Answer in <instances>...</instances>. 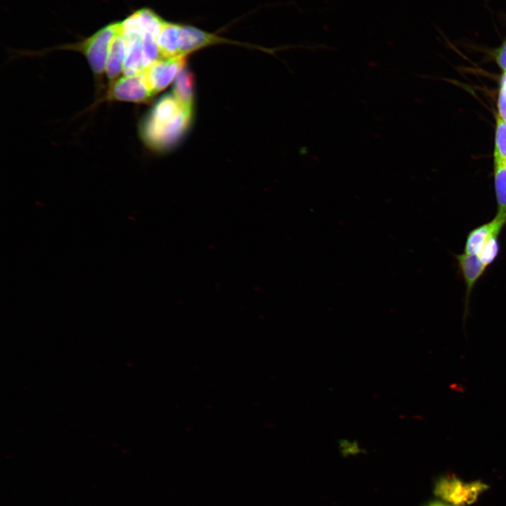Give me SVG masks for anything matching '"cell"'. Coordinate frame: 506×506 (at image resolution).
Listing matches in <instances>:
<instances>
[{
    "label": "cell",
    "instance_id": "9a60e30c",
    "mask_svg": "<svg viewBox=\"0 0 506 506\" xmlns=\"http://www.w3.org/2000/svg\"><path fill=\"white\" fill-rule=\"evenodd\" d=\"M423 506H453V505H452L445 501L438 499V500H435L429 501Z\"/></svg>",
    "mask_w": 506,
    "mask_h": 506
},
{
    "label": "cell",
    "instance_id": "5b68a950",
    "mask_svg": "<svg viewBox=\"0 0 506 506\" xmlns=\"http://www.w3.org/2000/svg\"><path fill=\"white\" fill-rule=\"evenodd\" d=\"M153 96L143 72L119 78L113 82L108 92L110 99L134 103L145 102Z\"/></svg>",
    "mask_w": 506,
    "mask_h": 506
},
{
    "label": "cell",
    "instance_id": "8992f818",
    "mask_svg": "<svg viewBox=\"0 0 506 506\" xmlns=\"http://www.w3.org/2000/svg\"><path fill=\"white\" fill-rule=\"evenodd\" d=\"M505 228L506 220L495 214L492 219L475 227L467 233L463 252L478 255L492 239L500 237Z\"/></svg>",
    "mask_w": 506,
    "mask_h": 506
},
{
    "label": "cell",
    "instance_id": "6da1fadb",
    "mask_svg": "<svg viewBox=\"0 0 506 506\" xmlns=\"http://www.w3.org/2000/svg\"><path fill=\"white\" fill-rule=\"evenodd\" d=\"M192 107L183 105L174 94L162 96L153 107L141 126L148 145L163 150L177 143L188 129Z\"/></svg>",
    "mask_w": 506,
    "mask_h": 506
},
{
    "label": "cell",
    "instance_id": "52a82bcc",
    "mask_svg": "<svg viewBox=\"0 0 506 506\" xmlns=\"http://www.w3.org/2000/svg\"><path fill=\"white\" fill-rule=\"evenodd\" d=\"M458 267L465 285V314L467 313L469 299L477 282L487 271L486 267L475 255L462 252L455 255Z\"/></svg>",
    "mask_w": 506,
    "mask_h": 506
},
{
    "label": "cell",
    "instance_id": "7c38bea8",
    "mask_svg": "<svg viewBox=\"0 0 506 506\" xmlns=\"http://www.w3.org/2000/svg\"><path fill=\"white\" fill-rule=\"evenodd\" d=\"M494 188L496 214L506 220V164L494 162Z\"/></svg>",
    "mask_w": 506,
    "mask_h": 506
},
{
    "label": "cell",
    "instance_id": "4fadbf2b",
    "mask_svg": "<svg viewBox=\"0 0 506 506\" xmlns=\"http://www.w3.org/2000/svg\"><path fill=\"white\" fill-rule=\"evenodd\" d=\"M494 162L506 164V122L496 116Z\"/></svg>",
    "mask_w": 506,
    "mask_h": 506
},
{
    "label": "cell",
    "instance_id": "ba28073f",
    "mask_svg": "<svg viewBox=\"0 0 506 506\" xmlns=\"http://www.w3.org/2000/svg\"><path fill=\"white\" fill-rule=\"evenodd\" d=\"M228 41L217 35L206 32L199 28L179 24V56H186L205 46Z\"/></svg>",
    "mask_w": 506,
    "mask_h": 506
},
{
    "label": "cell",
    "instance_id": "9c48e42d",
    "mask_svg": "<svg viewBox=\"0 0 506 506\" xmlns=\"http://www.w3.org/2000/svg\"><path fill=\"white\" fill-rule=\"evenodd\" d=\"M179 24L164 21L157 37V45L160 56L169 58L181 56L179 54Z\"/></svg>",
    "mask_w": 506,
    "mask_h": 506
},
{
    "label": "cell",
    "instance_id": "7a4b0ae2",
    "mask_svg": "<svg viewBox=\"0 0 506 506\" xmlns=\"http://www.w3.org/2000/svg\"><path fill=\"white\" fill-rule=\"evenodd\" d=\"M121 23H111L100 29L91 37L72 46L86 58L92 70L100 74L105 70L106 62L112 42L120 30Z\"/></svg>",
    "mask_w": 506,
    "mask_h": 506
},
{
    "label": "cell",
    "instance_id": "5bb4252c",
    "mask_svg": "<svg viewBox=\"0 0 506 506\" xmlns=\"http://www.w3.org/2000/svg\"><path fill=\"white\" fill-rule=\"evenodd\" d=\"M494 58L500 69L506 73V38L495 51Z\"/></svg>",
    "mask_w": 506,
    "mask_h": 506
},
{
    "label": "cell",
    "instance_id": "8fae6325",
    "mask_svg": "<svg viewBox=\"0 0 506 506\" xmlns=\"http://www.w3.org/2000/svg\"><path fill=\"white\" fill-rule=\"evenodd\" d=\"M194 77L185 67L176 76L173 94L184 106L193 107Z\"/></svg>",
    "mask_w": 506,
    "mask_h": 506
},
{
    "label": "cell",
    "instance_id": "277c9868",
    "mask_svg": "<svg viewBox=\"0 0 506 506\" xmlns=\"http://www.w3.org/2000/svg\"><path fill=\"white\" fill-rule=\"evenodd\" d=\"M186 56L158 59L143 72L153 95L166 88L178 76L185 67Z\"/></svg>",
    "mask_w": 506,
    "mask_h": 506
},
{
    "label": "cell",
    "instance_id": "3957f363",
    "mask_svg": "<svg viewBox=\"0 0 506 506\" xmlns=\"http://www.w3.org/2000/svg\"><path fill=\"white\" fill-rule=\"evenodd\" d=\"M488 488L479 481L465 483L455 476L446 475L436 480L434 493L439 500L453 506H467L477 500Z\"/></svg>",
    "mask_w": 506,
    "mask_h": 506
},
{
    "label": "cell",
    "instance_id": "30bf717a",
    "mask_svg": "<svg viewBox=\"0 0 506 506\" xmlns=\"http://www.w3.org/2000/svg\"><path fill=\"white\" fill-rule=\"evenodd\" d=\"M125 55L126 44L120 27L119 32L112 42L106 62L105 72L109 79H116L123 72Z\"/></svg>",
    "mask_w": 506,
    "mask_h": 506
}]
</instances>
